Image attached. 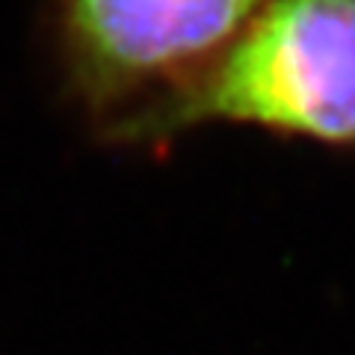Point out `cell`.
Returning <instances> with one entry per match:
<instances>
[{"label": "cell", "mask_w": 355, "mask_h": 355, "mask_svg": "<svg viewBox=\"0 0 355 355\" xmlns=\"http://www.w3.org/2000/svg\"><path fill=\"white\" fill-rule=\"evenodd\" d=\"M205 121L355 151V0H270L163 125Z\"/></svg>", "instance_id": "6da1fadb"}, {"label": "cell", "mask_w": 355, "mask_h": 355, "mask_svg": "<svg viewBox=\"0 0 355 355\" xmlns=\"http://www.w3.org/2000/svg\"><path fill=\"white\" fill-rule=\"evenodd\" d=\"M270 0H69L71 69L121 142H160L175 104Z\"/></svg>", "instance_id": "7a4b0ae2"}]
</instances>
